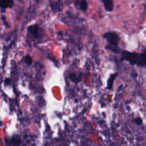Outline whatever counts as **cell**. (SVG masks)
<instances>
[{
  "label": "cell",
  "instance_id": "5bb4252c",
  "mask_svg": "<svg viewBox=\"0 0 146 146\" xmlns=\"http://www.w3.org/2000/svg\"><path fill=\"white\" fill-rule=\"evenodd\" d=\"M10 83V79L9 78H7V79H6V81H5V84H9Z\"/></svg>",
  "mask_w": 146,
  "mask_h": 146
},
{
  "label": "cell",
  "instance_id": "30bf717a",
  "mask_svg": "<svg viewBox=\"0 0 146 146\" xmlns=\"http://www.w3.org/2000/svg\"><path fill=\"white\" fill-rule=\"evenodd\" d=\"M61 4H62V2H61V1H58V2H56V3H55V4H54V5H51V7H52V9H53V10H57V9H58V10H61Z\"/></svg>",
  "mask_w": 146,
  "mask_h": 146
},
{
  "label": "cell",
  "instance_id": "5b68a950",
  "mask_svg": "<svg viewBox=\"0 0 146 146\" xmlns=\"http://www.w3.org/2000/svg\"><path fill=\"white\" fill-rule=\"evenodd\" d=\"M29 32L32 34L34 36H38V31H39V28L37 25H31L28 28Z\"/></svg>",
  "mask_w": 146,
  "mask_h": 146
},
{
  "label": "cell",
  "instance_id": "4fadbf2b",
  "mask_svg": "<svg viewBox=\"0 0 146 146\" xmlns=\"http://www.w3.org/2000/svg\"><path fill=\"white\" fill-rule=\"evenodd\" d=\"M142 119H141V118H136V119H135V123L137 124V125H141V124H142Z\"/></svg>",
  "mask_w": 146,
  "mask_h": 146
},
{
  "label": "cell",
  "instance_id": "52a82bcc",
  "mask_svg": "<svg viewBox=\"0 0 146 146\" xmlns=\"http://www.w3.org/2000/svg\"><path fill=\"white\" fill-rule=\"evenodd\" d=\"M117 74H112V75L110 76V78L108 79V81H107V87H108V89H111L113 88V82L115 81V78H116Z\"/></svg>",
  "mask_w": 146,
  "mask_h": 146
},
{
  "label": "cell",
  "instance_id": "8992f818",
  "mask_svg": "<svg viewBox=\"0 0 146 146\" xmlns=\"http://www.w3.org/2000/svg\"><path fill=\"white\" fill-rule=\"evenodd\" d=\"M103 3L104 4V7L106 11H111L113 9V0H102Z\"/></svg>",
  "mask_w": 146,
  "mask_h": 146
},
{
  "label": "cell",
  "instance_id": "7c38bea8",
  "mask_svg": "<svg viewBox=\"0 0 146 146\" xmlns=\"http://www.w3.org/2000/svg\"><path fill=\"white\" fill-rule=\"evenodd\" d=\"M11 141H12V142L14 143V144H17V145H18V144H19V143H20L19 138H18V139H16V137H14V138H12V140H11Z\"/></svg>",
  "mask_w": 146,
  "mask_h": 146
},
{
  "label": "cell",
  "instance_id": "8fae6325",
  "mask_svg": "<svg viewBox=\"0 0 146 146\" xmlns=\"http://www.w3.org/2000/svg\"><path fill=\"white\" fill-rule=\"evenodd\" d=\"M24 60H25V62L27 63L28 65H30V64L32 63V58H31V57L30 56H27L25 57V58H24Z\"/></svg>",
  "mask_w": 146,
  "mask_h": 146
},
{
  "label": "cell",
  "instance_id": "3957f363",
  "mask_svg": "<svg viewBox=\"0 0 146 146\" xmlns=\"http://www.w3.org/2000/svg\"><path fill=\"white\" fill-rule=\"evenodd\" d=\"M136 64L139 66H145L146 65V51L143 54H138Z\"/></svg>",
  "mask_w": 146,
  "mask_h": 146
},
{
  "label": "cell",
  "instance_id": "9c48e42d",
  "mask_svg": "<svg viewBox=\"0 0 146 146\" xmlns=\"http://www.w3.org/2000/svg\"><path fill=\"white\" fill-rule=\"evenodd\" d=\"M79 7L81 10L86 11L88 7V4H87V1L86 0H81V2L79 3Z\"/></svg>",
  "mask_w": 146,
  "mask_h": 146
},
{
  "label": "cell",
  "instance_id": "277c9868",
  "mask_svg": "<svg viewBox=\"0 0 146 146\" xmlns=\"http://www.w3.org/2000/svg\"><path fill=\"white\" fill-rule=\"evenodd\" d=\"M13 5H14L13 0H1L0 1V7H1L2 9L12 7Z\"/></svg>",
  "mask_w": 146,
  "mask_h": 146
},
{
  "label": "cell",
  "instance_id": "6da1fadb",
  "mask_svg": "<svg viewBox=\"0 0 146 146\" xmlns=\"http://www.w3.org/2000/svg\"><path fill=\"white\" fill-rule=\"evenodd\" d=\"M104 38L106 39L108 46L106 47L108 49L111 50L114 53H119L120 48L118 47V42L119 36L114 32H107L104 34Z\"/></svg>",
  "mask_w": 146,
  "mask_h": 146
},
{
  "label": "cell",
  "instance_id": "7a4b0ae2",
  "mask_svg": "<svg viewBox=\"0 0 146 146\" xmlns=\"http://www.w3.org/2000/svg\"><path fill=\"white\" fill-rule=\"evenodd\" d=\"M122 56L123 59L128 61V62H130V64H131L132 65L136 64L138 54H135V53H131L128 52V51H125L122 53Z\"/></svg>",
  "mask_w": 146,
  "mask_h": 146
},
{
  "label": "cell",
  "instance_id": "ba28073f",
  "mask_svg": "<svg viewBox=\"0 0 146 146\" xmlns=\"http://www.w3.org/2000/svg\"><path fill=\"white\" fill-rule=\"evenodd\" d=\"M69 78L71 81H73L74 82H75V83L79 82V81L81 80V76H78V75H76V74H71V75L69 76Z\"/></svg>",
  "mask_w": 146,
  "mask_h": 146
}]
</instances>
